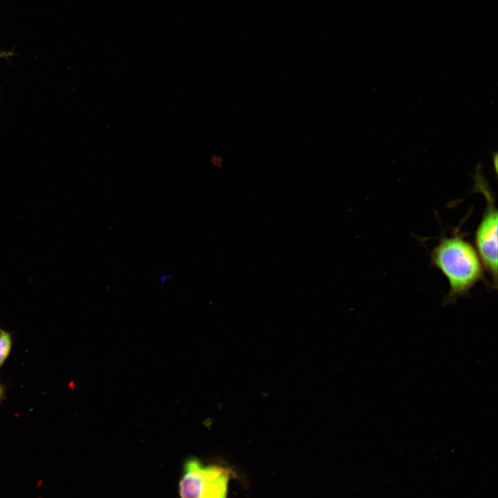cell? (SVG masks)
Returning a JSON list of instances; mask_svg holds the SVG:
<instances>
[{"label": "cell", "instance_id": "obj_2", "mask_svg": "<svg viewBox=\"0 0 498 498\" xmlns=\"http://www.w3.org/2000/svg\"><path fill=\"white\" fill-rule=\"evenodd\" d=\"M232 472L219 465H204L194 457L187 459L179 482L181 498H227Z\"/></svg>", "mask_w": 498, "mask_h": 498}, {"label": "cell", "instance_id": "obj_1", "mask_svg": "<svg viewBox=\"0 0 498 498\" xmlns=\"http://www.w3.org/2000/svg\"><path fill=\"white\" fill-rule=\"evenodd\" d=\"M431 263L448 281L447 303L468 294L484 277L477 250L459 235L442 238L431 252Z\"/></svg>", "mask_w": 498, "mask_h": 498}, {"label": "cell", "instance_id": "obj_3", "mask_svg": "<svg viewBox=\"0 0 498 498\" xmlns=\"http://www.w3.org/2000/svg\"><path fill=\"white\" fill-rule=\"evenodd\" d=\"M474 191L482 193L487 201L486 210L475 232L476 250L483 268L490 276L495 287L497 283V211L493 194L478 164L474 175Z\"/></svg>", "mask_w": 498, "mask_h": 498}, {"label": "cell", "instance_id": "obj_4", "mask_svg": "<svg viewBox=\"0 0 498 498\" xmlns=\"http://www.w3.org/2000/svg\"><path fill=\"white\" fill-rule=\"evenodd\" d=\"M12 347V333L0 328V368L10 356Z\"/></svg>", "mask_w": 498, "mask_h": 498}, {"label": "cell", "instance_id": "obj_6", "mask_svg": "<svg viewBox=\"0 0 498 498\" xmlns=\"http://www.w3.org/2000/svg\"><path fill=\"white\" fill-rule=\"evenodd\" d=\"M493 163L495 165V172L497 173V153L495 154V156H493Z\"/></svg>", "mask_w": 498, "mask_h": 498}, {"label": "cell", "instance_id": "obj_5", "mask_svg": "<svg viewBox=\"0 0 498 498\" xmlns=\"http://www.w3.org/2000/svg\"><path fill=\"white\" fill-rule=\"evenodd\" d=\"M5 389L4 387L0 383V402L4 396Z\"/></svg>", "mask_w": 498, "mask_h": 498}]
</instances>
